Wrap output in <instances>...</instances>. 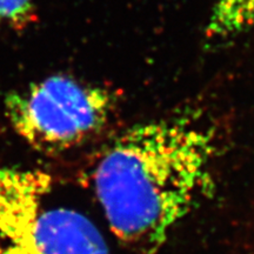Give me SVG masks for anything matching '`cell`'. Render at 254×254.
Masks as SVG:
<instances>
[{
  "mask_svg": "<svg viewBox=\"0 0 254 254\" xmlns=\"http://www.w3.org/2000/svg\"><path fill=\"white\" fill-rule=\"evenodd\" d=\"M217 131L198 114L138 124L117 136L92 170L110 230L138 254H154L213 189Z\"/></svg>",
  "mask_w": 254,
  "mask_h": 254,
  "instance_id": "obj_1",
  "label": "cell"
},
{
  "mask_svg": "<svg viewBox=\"0 0 254 254\" xmlns=\"http://www.w3.org/2000/svg\"><path fill=\"white\" fill-rule=\"evenodd\" d=\"M0 254H111L98 227L64 204L49 174L0 165Z\"/></svg>",
  "mask_w": 254,
  "mask_h": 254,
  "instance_id": "obj_2",
  "label": "cell"
},
{
  "mask_svg": "<svg viewBox=\"0 0 254 254\" xmlns=\"http://www.w3.org/2000/svg\"><path fill=\"white\" fill-rule=\"evenodd\" d=\"M113 97L103 87L55 74L9 93L5 114L30 147L56 155L97 135L113 111Z\"/></svg>",
  "mask_w": 254,
  "mask_h": 254,
  "instance_id": "obj_3",
  "label": "cell"
},
{
  "mask_svg": "<svg viewBox=\"0 0 254 254\" xmlns=\"http://www.w3.org/2000/svg\"><path fill=\"white\" fill-rule=\"evenodd\" d=\"M254 25V0H215L208 23L212 37L231 38Z\"/></svg>",
  "mask_w": 254,
  "mask_h": 254,
  "instance_id": "obj_4",
  "label": "cell"
},
{
  "mask_svg": "<svg viewBox=\"0 0 254 254\" xmlns=\"http://www.w3.org/2000/svg\"><path fill=\"white\" fill-rule=\"evenodd\" d=\"M36 18L34 0H0V31L23 30Z\"/></svg>",
  "mask_w": 254,
  "mask_h": 254,
  "instance_id": "obj_5",
  "label": "cell"
}]
</instances>
